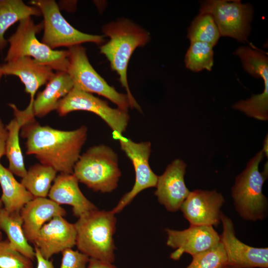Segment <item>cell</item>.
I'll return each mask as SVG.
<instances>
[{"mask_svg":"<svg viewBox=\"0 0 268 268\" xmlns=\"http://www.w3.org/2000/svg\"><path fill=\"white\" fill-rule=\"evenodd\" d=\"M35 259L37 260L36 268H54L52 261L45 259L37 248L34 246Z\"/></svg>","mask_w":268,"mask_h":268,"instance_id":"32","label":"cell"},{"mask_svg":"<svg viewBox=\"0 0 268 268\" xmlns=\"http://www.w3.org/2000/svg\"><path fill=\"white\" fill-rule=\"evenodd\" d=\"M186 167L183 160L176 159L167 166L161 175L158 176L154 194L158 202L169 211L179 210L190 192L184 180Z\"/></svg>","mask_w":268,"mask_h":268,"instance_id":"16","label":"cell"},{"mask_svg":"<svg viewBox=\"0 0 268 268\" xmlns=\"http://www.w3.org/2000/svg\"><path fill=\"white\" fill-rule=\"evenodd\" d=\"M213 47L205 42H190L185 58L186 67L194 72L210 71L213 65Z\"/></svg>","mask_w":268,"mask_h":268,"instance_id":"27","label":"cell"},{"mask_svg":"<svg viewBox=\"0 0 268 268\" xmlns=\"http://www.w3.org/2000/svg\"><path fill=\"white\" fill-rule=\"evenodd\" d=\"M200 3V13H208L212 16L220 36L249 43L253 14L251 4H243L239 0H207Z\"/></svg>","mask_w":268,"mask_h":268,"instance_id":"9","label":"cell"},{"mask_svg":"<svg viewBox=\"0 0 268 268\" xmlns=\"http://www.w3.org/2000/svg\"><path fill=\"white\" fill-rule=\"evenodd\" d=\"M43 28V21L35 24L31 17L20 20L16 31L7 40L9 47L4 61L7 63L20 57H30L57 71L67 72L68 50H54L39 41L36 35Z\"/></svg>","mask_w":268,"mask_h":268,"instance_id":"5","label":"cell"},{"mask_svg":"<svg viewBox=\"0 0 268 268\" xmlns=\"http://www.w3.org/2000/svg\"><path fill=\"white\" fill-rule=\"evenodd\" d=\"M86 268H117V267L111 263L90 258Z\"/></svg>","mask_w":268,"mask_h":268,"instance_id":"33","label":"cell"},{"mask_svg":"<svg viewBox=\"0 0 268 268\" xmlns=\"http://www.w3.org/2000/svg\"><path fill=\"white\" fill-rule=\"evenodd\" d=\"M78 182L73 174L60 173L56 176L48 196L50 200L60 205L71 206L73 214L77 218L98 209L83 194Z\"/></svg>","mask_w":268,"mask_h":268,"instance_id":"18","label":"cell"},{"mask_svg":"<svg viewBox=\"0 0 268 268\" xmlns=\"http://www.w3.org/2000/svg\"><path fill=\"white\" fill-rule=\"evenodd\" d=\"M0 268H33L32 261L13 249L8 240L0 241Z\"/></svg>","mask_w":268,"mask_h":268,"instance_id":"29","label":"cell"},{"mask_svg":"<svg viewBox=\"0 0 268 268\" xmlns=\"http://www.w3.org/2000/svg\"><path fill=\"white\" fill-rule=\"evenodd\" d=\"M73 174L93 191L111 193L117 188L121 176L118 155L108 145L93 146L80 155Z\"/></svg>","mask_w":268,"mask_h":268,"instance_id":"6","label":"cell"},{"mask_svg":"<svg viewBox=\"0 0 268 268\" xmlns=\"http://www.w3.org/2000/svg\"><path fill=\"white\" fill-rule=\"evenodd\" d=\"M165 230L167 245L175 249L170 256L174 260H179L184 253L193 256L207 250L220 242V235L211 226L190 225L182 230Z\"/></svg>","mask_w":268,"mask_h":268,"instance_id":"14","label":"cell"},{"mask_svg":"<svg viewBox=\"0 0 268 268\" xmlns=\"http://www.w3.org/2000/svg\"><path fill=\"white\" fill-rule=\"evenodd\" d=\"M0 230L7 235L10 247L32 261L35 259V252L27 240L23 229V220L20 212H7L0 209Z\"/></svg>","mask_w":268,"mask_h":268,"instance_id":"23","label":"cell"},{"mask_svg":"<svg viewBox=\"0 0 268 268\" xmlns=\"http://www.w3.org/2000/svg\"><path fill=\"white\" fill-rule=\"evenodd\" d=\"M220 36L212 16L208 13H200L191 22L187 37L190 42H205L214 47Z\"/></svg>","mask_w":268,"mask_h":268,"instance_id":"26","label":"cell"},{"mask_svg":"<svg viewBox=\"0 0 268 268\" xmlns=\"http://www.w3.org/2000/svg\"><path fill=\"white\" fill-rule=\"evenodd\" d=\"M2 235L1 231L0 230V241L2 240Z\"/></svg>","mask_w":268,"mask_h":268,"instance_id":"36","label":"cell"},{"mask_svg":"<svg viewBox=\"0 0 268 268\" xmlns=\"http://www.w3.org/2000/svg\"><path fill=\"white\" fill-rule=\"evenodd\" d=\"M26 138V154L34 155L40 163L60 173L73 174V168L87 136L84 126L72 131H62L41 126L35 119L21 128Z\"/></svg>","mask_w":268,"mask_h":268,"instance_id":"1","label":"cell"},{"mask_svg":"<svg viewBox=\"0 0 268 268\" xmlns=\"http://www.w3.org/2000/svg\"><path fill=\"white\" fill-rule=\"evenodd\" d=\"M57 173V171L51 166L41 163L36 164L27 170L20 182L34 198H46Z\"/></svg>","mask_w":268,"mask_h":268,"instance_id":"25","label":"cell"},{"mask_svg":"<svg viewBox=\"0 0 268 268\" xmlns=\"http://www.w3.org/2000/svg\"><path fill=\"white\" fill-rule=\"evenodd\" d=\"M192 256V261L186 268H223L227 266V257L220 242L215 246Z\"/></svg>","mask_w":268,"mask_h":268,"instance_id":"28","label":"cell"},{"mask_svg":"<svg viewBox=\"0 0 268 268\" xmlns=\"http://www.w3.org/2000/svg\"><path fill=\"white\" fill-rule=\"evenodd\" d=\"M104 36L110 38L100 47V53L110 62L112 69L119 76L120 81L127 91L131 108L139 112L141 109L133 96L127 79L128 63L135 49L145 46L150 40V34L145 30L126 19H120L106 24L102 30Z\"/></svg>","mask_w":268,"mask_h":268,"instance_id":"2","label":"cell"},{"mask_svg":"<svg viewBox=\"0 0 268 268\" xmlns=\"http://www.w3.org/2000/svg\"><path fill=\"white\" fill-rule=\"evenodd\" d=\"M76 239L74 224L57 216L42 226L33 243L45 259L50 260L54 255L74 247Z\"/></svg>","mask_w":268,"mask_h":268,"instance_id":"15","label":"cell"},{"mask_svg":"<svg viewBox=\"0 0 268 268\" xmlns=\"http://www.w3.org/2000/svg\"><path fill=\"white\" fill-rule=\"evenodd\" d=\"M9 106L13 111L14 118L5 126L8 132L5 155L9 162V170L13 174L23 178L26 174L23 156L19 144V133L22 126L34 118L33 104L29 103L24 110H19L14 104Z\"/></svg>","mask_w":268,"mask_h":268,"instance_id":"20","label":"cell"},{"mask_svg":"<svg viewBox=\"0 0 268 268\" xmlns=\"http://www.w3.org/2000/svg\"><path fill=\"white\" fill-rule=\"evenodd\" d=\"M2 205H3L2 203V202H1V200L0 199V209L2 208Z\"/></svg>","mask_w":268,"mask_h":268,"instance_id":"37","label":"cell"},{"mask_svg":"<svg viewBox=\"0 0 268 268\" xmlns=\"http://www.w3.org/2000/svg\"><path fill=\"white\" fill-rule=\"evenodd\" d=\"M8 132L0 119V159L5 155V144L7 137Z\"/></svg>","mask_w":268,"mask_h":268,"instance_id":"31","label":"cell"},{"mask_svg":"<svg viewBox=\"0 0 268 268\" xmlns=\"http://www.w3.org/2000/svg\"><path fill=\"white\" fill-rule=\"evenodd\" d=\"M223 268H234L226 266H225V267H224Z\"/></svg>","mask_w":268,"mask_h":268,"instance_id":"38","label":"cell"},{"mask_svg":"<svg viewBox=\"0 0 268 268\" xmlns=\"http://www.w3.org/2000/svg\"><path fill=\"white\" fill-rule=\"evenodd\" d=\"M73 84L66 71H57L47 82L45 88L35 98L33 110L35 116L43 117L56 110L60 100L73 88Z\"/></svg>","mask_w":268,"mask_h":268,"instance_id":"21","label":"cell"},{"mask_svg":"<svg viewBox=\"0 0 268 268\" xmlns=\"http://www.w3.org/2000/svg\"><path fill=\"white\" fill-rule=\"evenodd\" d=\"M225 202L221 194L195 190L190 192L180 209L190 225L217 226L221 223V208Z\"/></svg>","mask_w":268,"mask_h":268,"instance_id":"13","label":"cell"},{"mask_svg":"<svg viewBox=\"0 0 268 268\" xmlns=\"http://www.w3.org/2000/svg\"><path fill=\"white\" fill-rule=\"evenodd\" d=\"M30 3L37 7L43 16L44 33L42 42L52 49L68 48L86 42L101 44L104 35L83 33L71 26L63 17L54 0H33Z\"/></svg>","mask_w":268,"mask_h":268,"instance_id":"8","label":"cell"},{"mask_svg":"<svg viewBox=\"0 0 268 268\" xmlns=\"http://www.w3.org/2000/svg\"><path fill=\"white\" fill-rule=\"evenodd\" d=\"M68 65L67 72L70 76L74 88L102 96L128 111L131 107L129 97L110 86L94 69L87 56L85 49L80 45L68 48Z\"/></svg>","mask_w":268,"mask_h":268,"instance_id":"7","label":"cell"},{"mask_svg":"<svg viewBox=\"0 0 268 268\" xmlns=\"http://www.w3.org/2000/svg\"><path fill=\"white\" fill-rule=\"evenodd\" d=\"M268 136H267L264 143V148L263 151L264 153V154L268 157Z\"/></svg>","mask_w":268,"mask_h":268,"instance_id":"34","label":"cell"},{"mask_svg":"<svg viewBox=\"0 0 268 268\" xmlns=\"http://www.w3.org/2000/svg\"><path fill=\"white\" fill-rule=\"evenodd\" d=\"M220 242L227 257V266L234 268H268V248L248 245L236 236L231 219L222 213Z\"/></svg>","mask_w":268,"mask_h":268,"instance_id":"12","label":"cell"},{"mask_svg":"<svg viewBox=\"0 0 268 268\" xmlns=\"http://www.w3.org/2000/svg\"><path fill=\"white\" fill-rule=\"evenodd\" d=\"M74 223L76 244L78 251L90 258L113 263L115 246L113 236L116 218L112 210L89 211L78 218Z\"/></svg>","mask_w":268,"mask_h":268,"instance_id":"3","label":"cell"},{"mask_svg":"<svg viewBox=\"0 0 268 268\" xmlns=\"http://www.w3.org/2000/svg\"><path fill=\"white\" fill-rule=\"evenodd\" d=\"M56 111L60 116L75 111L92 112L107 124L118 139L126 131L130 121L128 111L112 108L106 101L74 88L60 100Z\"/></svg>","mask_w":268,"mask_h":268,"instance_id":"10","label":"cell"},{"mask_svg":"<svg viewBox=\"0 0 268 268\" xmlns=\"http://www.w3.org/2000/svg\"><path fill=\"white\" fill-rule=\"evenodd\" d=\"M3 75L18 76L25 86V91L33 102L37 90L47 83L54 75L50 67L37 63L30 57H22L0 65Z\"/></svg>","mask_w":268,"mask_h":268,"instance_id":"17","label":"cell"},{"mask_svg":"<svg viewBox=\"0 0 268 268\" xmlns=\"http://www.w3.org/2000/svg\"><path fill=\"white\" fill-rule=\"evenodd\" d=\"M264 155L262 150L249 161L245 169L236 178L231 189L235 208L246 220H263L268 214V200L262 191L268 177L267 163L263 172L259 170Z\"/></svg>","mask_w":268,"mask_h":268,"instance_id":"4","label":"cell"},{"mask_svg":"<svg viewBox=\"0 0 268 268\" xmlns=\"http://www.w3.org/2000/svg\"><path fill=\"white\" fill-rule=\"evenodd\" d=\"M0 185L2 190L0 200L3 208L8 212H20L22 208L34 198L9 169L0 163Z\"/></svg>","mask_w":268,"mask_h":268,"instance_id":"22","label":"cell"},{"mask_svg":"<svg viewBox=\"0 0 268 268\" xmlns=\"http://www.w3.org/2000/svg\"><path fill=\"white\" fill-rule=\"evenodd\" d=\"M90 258L78 250L71 248L62 252V259L60 268H86Z\"/></svg>","mask_w":268,"mask_h":268,"instance_id":"30","label":"cell"},{"mask_svg":"<svg viewBox=\"0 0 268 268\" xmlns=\"http://www.w3.org/2000/svg\"><path fill=\"white\" fill-rule=\"evenodd\" d=\"M41 15L37 7L26 5L21 0H0V51L7 44L4 34L9 27L26 18Z\"/></svg>","mask_w":268,"mask_h":268,"instance_id":"24","label":"cell"},{"mask_svg":"<svg viewBox=\"0 0 268 268\" xmlns=\"http://www.w3.org/2000/svg\"><path fill=\"white\" fill-rule=\"evenodd\" d=\"M3 75V73L2 70H1V69L0 68V79Z\"/></svg>","mask_w":268,"mask_h":268,"instance_id":"35","label":"cell"},{"mask_svg":"<svg viewBox=\"0 0 268 268\" xmlns=\"http://www.w3.org/2000/svg\"><path fill=\"white\" fill-rule=\"evenodd\" d=\"M118 140L122 150L132 162L135 172V182L131 190L125 194L111 210L115 214L129 204L141 191L155 187L158 179V176L153 172L149 163L150 142H136L123 136Z\"/></svg>","mask_w":268,"mask_h":268,"instance_id":"11","label":"cell"},{"mask_svg":"<svg viewBox=\"0 0 268 268\" xmlns=\"http://www.w3.org/2000/svg\"><path fill=\"white\" fill-rule=\"evenodd\" d=\"M23 229L29 242L32 243L42 226L53 217L64 216L65 209L50 199L34 198L21 209Z\"/></svg>","mask_w":268,"mask_h":268,"instance_id":"19","label":"cell"}]
</instances>
